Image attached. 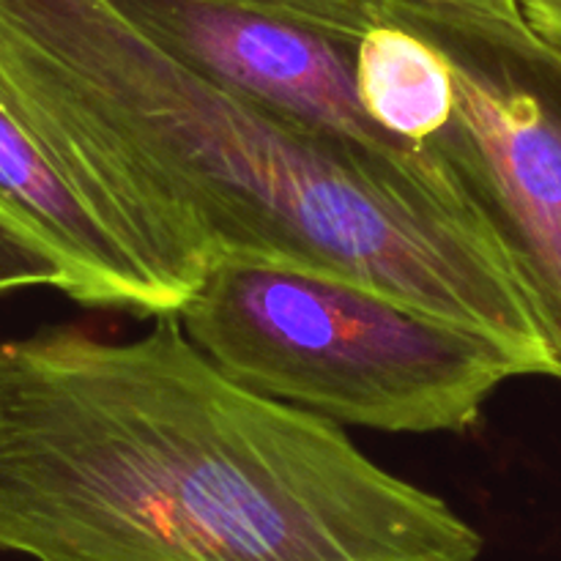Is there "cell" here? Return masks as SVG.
Returning a JSON list of instances; mask_svg holds the SVG:
<instances>
[{"label":"cell","mask_w":561,"mask_h":561,"mask_svg":"<svg viewBox=\"0 0 561 561\" xmlns=\"http://www.w3.org/2000/svg\"><path fill=\"white\" fill-rule=\"evenodd\" d=\"M0 102L179 310L217 257L337 274L557 376L447 164L373 157L181 66L110 0H0Z\"/></svg>","instance_id":"1"},{"label":"cell","mask_w":561,"mask_h":561,"mask_svg":"<svg viewBox=\"0 0 561 561\" xmlns=\"http://www.w3.org/2000/svg\"><path fill=\"white\" fill-rule=\"evenodd\" d=\"M0 551L33 561H477L447 502L225 376L175 312L0 343Z\"/></svg>","instance_id":"2"},{"label":"cell","mask_w":561,"mask_h":561,"mask_svg":"<svg viewBox=\"0 0 561 561\" xmlns=\"http://www.w3.org/2000/svg\"><path fill=\"white\" fill-rule=\"evenodd\" d=\"M175 316L225 376L340 427L469 431L502 383L535 376L477 329L257 257H217Z\"/></svg>","instance_id":"3"},{"label":"cell","mask_w":561,"mask_h":561,"mask_svg":"<svg viewBox=\"0 0 561 561\" xmlns=\"http://www.w3.org/2000/svg\"><path fill=\"white\" fill-rule=\"evenodd\" d=\"M383 3L453 69V118L431 148L507 252L561 381V47L524 16Z\"/></svg>","instance_id":"4"},{"label":"cell","mask_w":561,"mask_h":561,"mask_svg":"<svg viewBox=\"0 0 561 561\" xmlns=\"http://www.w3.org/2000/svg\"><path fill=\"white\" fill-rule=\"evenodd\" d=\"M142 36L211 85L299 126L394 162L444 164L367 115L359 49L383 0H110Z\"/></svg>","instance_id":"5"},{"label":"cell","mask_w":561,"mask_h":561,"mask_svg":"<svg viewBox=\"0 0 561 561\" xmlns=\"http://www.w3.org/2000/svg\"><path fill=\"white\" fill-rule=\"evenodd\" d=\"M0 217L44 247L66 272L69 299L140 318L175 312L137 257L115 239L36 137L0 102Z\"/></svg>","instance_id":"6"},{"label":"cell","mask_w":561,"mask_h":561,"mask_svg":"<svg viewBox=\"0 0 561 561\" xmlns=\"http://www.w3.org/2000/svg\"><path fill=\"white\" fill-rule=\"evenodd\" d=\"M356 82L367 115L416 151H431L453 118L455 80L447 58L431 38L389 14L387 3L359 49Z\"/></svg>","instance_id":"7"},{"label":"cell","mask_w":561,"mask_h":561,"mask_svg":"<svg viewBox=\"0 0 561 561\" xmlns=\"http://www.w3.org/2000/svg\"><path fill=\"white\" fill-rule=\"evenodd\" d=\"M58 288L66 290V272L38 241L22 233L16 225L0 217V294L16 288Z\"/></svg>","instance_id":"8"},{"label":"cell","mask_w":561,"mask_h":561,"mask_svg":"<svg viewBox=\"0 0 561 561\" xmlns=\"http://www.w3.org/2000/svg\"><path fill=\"white\" fill-rule=\"evenodd\" d=\"M524 20L540 36L561 47V0H518Z\"/></svg>","instance_id":"9"},{"label":"cell","mask_w":561,"mask_h":561,"mask_svg":"<svg viewBox=\"0 0 561 561\" xmlns=\"http://www.w3.org/2000/svg\"><path fill=\"white\" fill-rule=\"evenodd\" d=\"M409 3L422 5H442V9H463L482 11V14H502V16H524L518 0H409Z\"/></svg>","instance_id":"10"}]
</instances>
